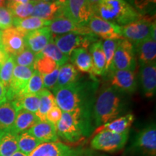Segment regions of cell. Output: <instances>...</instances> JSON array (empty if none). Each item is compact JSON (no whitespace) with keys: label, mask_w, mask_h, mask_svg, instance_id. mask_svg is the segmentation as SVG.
Masks as SVG:
<instances>
[{"label":"cell","mask_w":156,"mask_h":156,"mask_svg":"<svg viewBox=\"0 0 156 156\" xmlns=\"http://www.w3.org/2000/svg\"><path fill=\"white\" fill-rule=\"evenodd\" d=\"M94 83L77 81L53 91L56 105L62 112H78L93 114L95 93Z\"/></svg>","instance_id":"cell-1"},{"label":"cell","mask_w":156,"mask_h":156,"mask_svg":"<svg viewBox=\"0 0 156 156\" xmlns=\"http://www.w3.org/2000/svg\"><path fill=\"white\" fill-rule=\"evenodd\" d=\"M126 104L122 92L112 86L103 89L93 104L94 126L98 127L121 116L126 112Z\"/></svg>","instance_id":"cell-2"},{"label":"cell","mask_w":156,"mask_h":156,"mask_svg":"<svg viewBox=\"0 0 156 156\" xmlns=\"http://www.w3.org/2000/svg\"><path fill=\"white\" fill-rule=\"evenodd\" d=\"M93 114L78 112H62L56 124L58 136L69 143L83 141L93 131Z\"/></svg>","instance_id":"cell-3"},{"label":"cell","mask_w":156,"mask_h":156,"mask_svg":"<svg viewBox=\"0 0 156 156\" xmlns=\"http://www.w3.org/2000/svg\"><path fill=\"white\" fill-rule=\"evenodd\" d=\"M93 11L105 20L122 26L139 20L141 14L126 0H101Z\"/></svg>","instance_id":"cell-4"},{"label":"cell","mask_w":156,"mask_h":156,"mask_svg":"<svg viewBox=\"0 0 156 156\" xmlns=\"http://www.w3.org/2000/svg\"><path fill=\"white\" fill-rule=\"evenodd\" d=\"M155 17V15L140 14L139 20L121 26V34L135 45L150 37L156 40Z\"/></svg>","instance_id":"cell-5"},{"label":"cell","mask_w":156,"mask_h":156,"mask_svg":"<svg viewBox=\"0 0 156 156\" xmlns=\"http://www.w3.org/2000/svg\"><path fill=\"white\" fill-rule=\"evenodd\" d=\"M125 156H156V126L152 123L138 132L124 154Z\"/></svg>","instance_id":"cell-6"},{"label":"cell","mask_w":156,"mask_h":156,"mask_svg":"<svg viewBox=\"0 0 156 156\" xmlns=\"http://www.w3.org/2000/svg\"><path fill=\"white\" fill-rule=\"evenodd\" d=\"M129 140V133L117 134L108 131H101L95 134L91 140L93 149L105 153H116L125 147Z\"/></svg>","instance_id":"cell-7"},{"label":"cell","mask_w":156,"mask_h":156,"mask_svg":"<svg viewBox=\"0 0 156 156\" xmlns=\"http://www.w3.org/2000/svg\"><path fill=\"white\" fill-rule=\"evenodd\" d=\"M135 67V50L133 44L125 38L117 40L112 67L108 73L114 70L134 71Z\"/></svg>","instance_id":"cell-8"},{"label":"cell","mask_w":156,"mask_h":156,"mask_svg":"<svg viewBox=\"0 0 156 156\" xmlns=\"http://www.w3.org/2000/svg\"><path fill=\"white\" fill-rule=\"evenodd\" d=\"M62 15L77 25L86 26L94 15V11L87 0H67L62 5Z\"/></svg>","instance_id":"cell-9"},{"label":"cell","mask_w":156,"mask_h":156,"mask_svg":"<svg viewBox=\"0 0 156 156\" xmlns=\"http://www.w3.org/2000/svg\"><path fill=\"white\" fill-rule=\"evenodd\" d=\"M53 41L58 49L64 55L69 57L72 52L76 48H85L87 49L93 43L96 41V36L69 33L56 36Z\"/></svg>","instance_id":"cell-10"},{"label":"cell","mask_w":156,"mask_h":156,"mask_svg":"<svg viewBox=\"0 0 156 156\" xmlns=\"http://www.w3.org/2000/svg\"><path fill=\"white\" fill-rule=\"evenodd\" d=\"M88 152L83 147H72L59 141L43 142L28 156H85Z\"/></svg>","instance_id":"cell-11"},{"label":"cell","mask_w":156,"mask_h":156,"mask_svg":"<svg viewBox=\"0 0 156 156\" xmlns=\"http://www.w3.org/2000/svg\"><path fill=\"white\" fill-rule=\"evenodd\" d=\"M34 72V67L15 65L10 84L6 90L7 101H12L25 95L26 86Z\"/></svg>","instance_id":"cell-12"},{"label":"cell","mask_w":156,"mask_h":156,"mask_svg":"<svg viewBox=\"0 0 156 156\" xmlns=\"http://www.w3.org/2000/svg\"><path fill=\"white\" fill-rule=\"evenodd\" d=\"M87 26L93 34L105 40H120L124 38L121 34L120 25L105 20L95 15L90 20Z\"/></svg>","instance_id":"cell-13"},{"label":"cell","mask_w":156,"mask_h":156,"mask_svg":"<svg viewBox=\"0 0 156 156\" xmlns=\"http://www.w3.org/2000/svg\"><path fill=\"white\" fill-rule=\"evenodd\" d=\"M24 36L15 27L2 30V46L9 55L14 56L25 48Z\"/></svg>","instance_id":"cell-14"},{"label":"cell","mask_w":156,"mask_h":156,"mask_svg":"<svg viewBox=\"0 0 156 156\" xmlns=\"http://www.w3.org/2000/svg\"><path fill=\"white\" fill-rule=\"evenodd\" d=\"M111 85L122 93L132 94L136 91V81L133 71L131 70H114L110 72Z\"/></svg>","instance_id":"cell-15"},{"label":"cell","mask_w":156,"mask_h":156,"mask_svg":"<svg viewBox=\"0 0 156 156\" xmlns=\"http://www.w3.org/2000/svg\"><path fill=\"white\" fill-rule=\"evenodd\" d=\"M47 28L51 34L58 35L69 34V33H76L83 35L93 34L87 25L81 26L63 15L50 20Z\"/></svg>","instance_id":"cell-16"},{"label":"cell","mask_w":156,"mask_h":156,"mask_svg":"<svg viewBox=\"0 0 156 156\" xmlns=\"http://www.w3.org/2000/svg\"><path fill=\"white\" fill-rule=\"evenodd\" d=\"M25 47L38 54L53 41V36L47 27L27 33L24 36Z\"/></svg>","instance_id":"cell-17"},{"label":"cell","mask_w":156,"mask_h":156,"mask_svg":"<svg viewBox=\"0 0 156 156\" xmlns=\"http://www.w3.org/2000/svg\"><path fill=\"white\" fill-rule=\"evenodd\" d=\"M134 121V114L129 113L97 127L95 130V134L101 131H108L117 134L129 133Z\"/></svg>","instance_id":"cell-18"},{"label":"cell","mask_w":156,"mask_h":156,"mask_svg":"<svg viewBox=\"0 0 156 156\" xmlns=\"http://www.w3.org/2000/svg\"><path fill=\"white\" fill-rule=\"evenodd\" d=\"M156 63L142 65L140 71L142 90L147 98H151L156 90Z\"/></svg>","instance_id":"cell-19"},{"label":"cell","mask_w":156,"mask_h":156,"mask_svg":"<svg viewBox=\"0 0 156 156\" xmlns=\"http://www.w3.org/2000/svg\"><path fill=\"white\" fill-rule=\"evenodd\" d=\"M27 132L41 142L58 141L56 126L47 121L38 122Z\"/></svg>","instance_id":"cell-20"},{"label":"cell","mask_w":156,"mask_h":156,"mask_svg":"<svg viewBox=\"0 0 156 156\" xmlns=\"http://www.w3.org/2000/svg\"><path fill=\"white\" fill-rule=\"evenodd\" d=\"M62 5L56 2H39L34 4L31 16L39 17L46 20H52L62 15Z\"/></svg>","instance_id":"cell-21"},{"label":"cell","mask_w":156,"mask_h":156,"mask_svg":"<svg viewBox=\"0 0 156 156\" xmlns=\"http://www.w3.org/2000/svg\"><path fill=\"white\" fill-rule=\"evenodd\" d=\"M72 64H73L77 70L81 73H87L93 75V62L88 50L85 48H77L72 52L69 56Z\"/></svg>","instance_id":"cell-22"},{"label":"cell","mask_w":156,"mask_h":156,"mask_svg":"<svg viewBox=\"0 0 156 156\" xmlns=\"http://www.w3.org/2000/svg\"><path fill=\"white\" fill-rule=\"evenodd\" d=\"M89 48L93 62V76L106 75V58L103 50V42L101 40L96 41Z\"/></svg>","instance_id":"cell-23"},{"label":"cell","mask_w":156,"mask_h":156,"mask_svg":"<svg viewBox=\"0 0 156 156\" xmlns=\"http://www.w3.org/2000/svg\"><path fill=\"white\" fill-rule=\"evenodd\" d=\"M156 40L151 37L135 45L142 65L156 63Z\"/></svg>","instance_id":"cell-24"},{"label":"cell","mask_w":156,"mask_h":156,"mask_svg":"<svg viewBox=\"0 0 156 156\" xmlns=\"http://www.w3.org/2000/svg\"><path fill=\"white\" fill-rule=\"evenodd\" d=\"M40 122L36 114L28 111L20 109L17 111L12 132L17 134L28 131L35 124Z\"/></svg>","instance_id":"cell-25"},{"label":"cell","mask_w":156,"mask_h":156,"mask_svg":"<svg viewBox=\"0 0 156 156\" xmlns=\"http://www.w3.org/2000/svg\"><path fill=\"white\" fill-rule=\"evenodd\" d=\"M16 114L17 111L11 101H7L0 106V133L11 131Z\"/></svg>","instance_id":"cell-26"},{"label":"cell","mask_w":156,"mask_h":156,"mask_svg":"<svg viewBox=\"0 0 156 156\" xmlns=\"http://www.w3.org/2000/svg\"><path fill=\"white\" fill-rule=\"evenodd\" d=\"M49 22L50 20H46L34 16H30L25 18L14 17L13 25H15V28H16L17 30L25 35L30 31L42 28L44 27H47L49 24Z\"/></svg>","instance_id":"cell-27"},{"label":"cell","mask_w":156,"mask_h":156,"mask_svg":"<svg viewBox=\"0 0 156 156\" xmlns=\"http://www.w3.org/2000/svg\"><path fill=\"white\" fill-rule=\"evenodd\" d=\"M78 77L79 73L73 64L66 63L59 67L57 83L52 91L75 83L78 80Z\"/></svg>","instance_id":"cell-28"},{"label":"cell","mask_w":156,"mask_h":156,"mask_svg":"<svg viewBox=\"0 0 156 156\" xmlns=\"http://www.w3.org/2000/svg\"><path fill=\"white\" fill-rule=\"evenodd\" d=\"M16 111L24 109L36 114L40 105L39 94H25L11 101Z\"/></svg>","instance_id":"cell-29"},{"label":"cell","mask_w":156,"mask_h":156,"mask_svg":"<svg viewBox=\"0 0 156 156\" xmlns=\"http://www.w3.org/2000/svg\"><path fill=\"white\" fill-rule=\"evenodd\" d=\"M18 134L9 131L5 132L0 140V156H12L18 151Z\"/></svg>","instance_id":"cell-30"},{"label":"cell","mask_w":156,"mask_h":156,"mask_svg":"<svg viewBox=\"0 0 156 156\" xmlns=\"http://www.w3.org/2000/svg\"><path fill=\"white\" fill-rule=\"evenodd\" d=\"M40 96V105L38 110L36 113L40 122L46 121V114L49 112L51 108L56 104L55 97L47 89H44L41 93H38Z\"/></svg>","instance_id":"cell-31"},{"label":"cell","mask_w":156,"mask_h":156,"mask_svg":"<svg viewBox=\"0 0 156 156\" xmlns=\"http://www.w3.org/2000/svg\"><path fill=\"white\" fill-rule=\"evenodd\" d=\"M41 143L43 142L27 131L18 134V140H17L18 150L25 155H30Z\"/></svg>","instance_id":"cell-32"},{"label":"cell","mask_w":156,"mask_h":156,"mask_svg":"<svg viewBox=\"0 0 156 156\" xmlns=\"http://www.w3.org/2000/svg\"><path fill=\"white\" fill-rule=\"evenodd\" d=\"M57 67V64L52 58L44 55L41 53L36 54L34 69L38 71L41 75L52 73Z\"/></svg>","instance_id":"cell-33"},{"label":"cell","mask_w":156,"mask_h":156,"mask_svg":"<svg viewBox=\"0 0 156 156\" xmlns=\"http://www.w3.org/2000/svg\"><path fill=\"white\" fill-rule=\"evenodd\" d=\"M34 4L30 2L25 5L20 2H7V8L9 9L13 17L17 18H25L30 17L34 11Z\"/></svg>","instance_id":"cell-34"},{"label":"cell","mask_w":156,"mask_h":156,"mask_svg":"<svg viewBox=\"0 0 156 156\" xmlns=\"http://www.w3.org/2000/svg\"><path fill=\"white\" fill-rule=\"evenodd\" d=\"M40 53L52 58L57 64L58 67L64 65L69 60V56L64 55L61 51L58 49L54 41H51Z\"/></svg>","instance_id":"cell-35"},{"label":"cell","mask_w":156,"mask_h":156,"mask_svg":"<svg viewBox=\"0 0 156 156\" xmlns=\"http://www.w3.org/2000/svg\"><path fill=\"white\" fill-rule=\"evenodd\" d=\"M15 67L14 58L9 55L8 58L4 62L3 65L0 68V82L7 90L10 84L12 77L13 71Z\"/></svg>","instance_id":"cell-36"},{"label":"cell","mask_w":156,"mask_h":156,"mask_svg":"<svg viewBox=\"0 0 156 156\" xmlns=\"http://www.w3.org/2000/svg\"><path fill=\"white\" fill-rule=\"evenodd\" d=\"M45 89L43 83L42 76L36 70H34V73L29 80L28 85L25 89V94H38L43 90Z\"/></svg>","instance_id":"cell-37"},{"label":"cell","mask_w":156,"mask_h":156,"mask_svg":"<svg viewBox=\"0 0 156 156\" xmlns=\"http://www.w3.org/2000/svg\"><path fill=\"white\" fill-rule=\"evenodd\" d=\"M36 54L34 53L32 51L25 48L20 53L13 56L15 65L23 66L27 67H34V64L36 60Z\"/></svg>","instance_id":"cell-38"},{"label":"cell","mask_w":156,"mask_h":156,"mask_svg":"<svg viewBox=\"0 0 156 156\" xmlns=\"http://www.w3.org/2000/svg\"><path fill=\"white\" fill-rule=\"evenodd\" d=\"M116 43L117 40H105L103 43V50L106 58V75H107L112 67Z\"/></svg>","instance_id":"cell-39"},{"label":"cell","mask_w":156,"mask_h":156,"mask_svg":"<svg viewBox=\"0 0 156 156\" xmlns=\"http://www.w3.org/2000/svg\"><path fill=\"white\" fill-rule=\"evenodd\" d=\"M13 19L14 17L8 9L4 7H0V28L2 30L12 27Z\"/></svg>","instance_id":"cell-40"},{"label":"cell","mask_w":156,"mask_h":156,"mask_svg":"<svg viewBox=\"0 0 156 156\" xmlns=\"http://www.w3.org/2000/svg\"><path fill=\"white\" fill-rule=\"evenodd\" d=\"M58 69H59V67H57L52 73L47 74V75H41L45 88L48 90H53V89L56 86V83H57Z\"/></svg>","instance_id":"cell-41"},{"label":"cell","mask_w":156,"mask_h":156,"mask_svg":"<svg viewBox=\"0 0 156 156\" xmlns=\"http://www.w3.org/2000/svg\"><path fill=\"white\" fill-rule=\"evenodd\" d=\"M62 115V111L60 109L57 105L55 104L54 106L50 109L49 112L46 114V121L49 122L54 125H56V124L60 120Z\"/></svg>","instance_id":"cell-42"},{"label":"cell","mask_w":156,"mask_h":156,"mask_svg":"<svg viewBox=\"0 0 156 156\" xmlns=\"http://www.w3.org/2000/svg\"><path fill=\"white\" fill-rule=\"evenodd\" d=\"M156 0H134V5L136 10L147 12L148 9L155 6Z\"/></svg>","instance_id":"cell-43"},{"label":"cell","mask_w":156,"mask_h":156,"mask_svg":"<svg viewBox=\"0 0 156 156\" xmlns=\"http://www.w3.org/2000/svg\"><path fill=\"white\" fill-rule=\"evenodd\" d=\"M7 101V92H6V89L3 85L0 82V106L2 103H4Z\"/></svg>","instance_id":"cell-44"},{"label":"cell","mask_w":156,"mask_h":156,"mask_svg":"<svg viewBox=\"0 0 156 156\" xmlns=\"http://www.w3.org/2000/svg\"><path fill=\"white\" fill-rule=\"evenodd\" d=\"M9 55L4 49L2 46H0V68L3 65L4 62L6 61Z\"/></svg>","instance_id":"cell-45"},{"label":"cell","mask_w":156,"mask_h":156,"mask_svg":"<svg viewBox=\"0 0 156 156\" xmlns=\"http://www.w3.org/2000/svg\"><path fill=\"white\" fill-rule=\"evenodd\" d=\"M101 0H87V2H88L90 5L92 6L93 7H94Z\"/></svg>","instance_id":"cell-46"},{"label":"cell","mask_w":156,"mask_h":156,"mask_svg":"<svg viewBox=\"0 0 156 156\" xmlns=\"http://www.w3.org/2000/svg\"><path fill=\"white\" fill-rule=\"evenodd\" d=\"M12 156H28V155H25V154L22 153V152L17 151L16 153H15Z\"/></svg>","instance_id":"cell-47"},{"label":"cell","mask_w":156,"mask_h":156,"mask_svg":"<svg viewBox=\"0 0 156 156\" xmlns=\"http://www.w3.org/2000/svg\"><path fill=\"white\" fill-rule=\"evenodd\" d=\"M54 2H56L60 4V5H64V4H65L66 2H67V0H54Z\"/></svg>","instance_id":"cell-48"},{"label":"cell","mask_w":156,"mask_h":156,"mask_svg":"<svg viewBox=\"0 0 156 156\" xmlns=\"http://www.w3.org/2000/svg\"><path fill=\"white\" fill-rule=\"evenodd\" d=\"M20 2L25 5V4H28L30 2V0H20Z\"/></svg>","instance_id":"cell-49"},{"label":"cell","mask_w":156,"mask_h":156,"mask_svg":"<svg viewBox=\"0 0 156 156\" xmlns=\"http://www.w3.org/2000/svg\"><path fill=\"white\" fill-rule=\"evenodd\" d=\"M5 5V0H0V7H3Z\"/></svg>","instance_id":"cell-50"},{"label":"cell","mask_w":156,"mask_h":156,"mask_svg":"<svg viewBox=\"0 0 156 156\" xmlns=\"http://www.w3.org/2000/svg\"><path fill=\"white\" fill-rule=\"evenodd\" d=\"M30 2L34 4H36V3L39 2H41V0H30Z\"/></svg>","instance_id":"cell-51"},{"label":"cell","mask_w":156,"mask_h":156,"mask_svg":"<svg viewBox=\"0 0 156 156\" xmlns=\"http://www.w3.org/2000/svg\"><path fill=\"white\" fill-rule=\"evenodd\" d=\"M7 2H20V0H7Z\"/></svg>","instance_id":"cell-52"},{"label":"cell","mask_w":156,"mask_h":156,"mask_svg":"<svg viewBox=\"0 0 156 156\" xmlns=\"http://www.w3.org/2000/svg\"><path fill=\"white\" fill-rule=\"evenodd\" d=\"M0 46H2V30H0Z\"/></svg>","instance_id":"cell-53"},{"label":"cell","mask_w":156,"mask_h":156,"mask_svg":"<svg viewBox=\"0 0 156 156\" xmlns=\"http://www.w3.org/2000/svg\"><path fill=\"white\" fill-rule=\"evenodd\" d=\"M42 2H52V0H41Z\"/></svg>","instance_id":"cell-54"},{"label":"cell","mask_w":156,"mask_h":156,"mask_svg":"<svg viewBox=\"0 0 156 156\" xmlns=\"http://www.w3.org/2000/svg\"><path fill=\"white\" fill-rule=\"evenodd\" d=\"M85 156H103V155H89V154H87V155H85Z\"/></svg>","instance_id":"cell-55"},{"label":"cell","mask_w":156,"mask_h":156,"mask_svg":"<svg viewBox=\"0 0 156 156\" xmlns=\"http://www.w3.org/2000/svg\"><path fill=\"white\" fill-rule=\"evenodd\" d=\"M2 133H0V140H1V137H2Z\"/></svg>","instance_id":"cell-56"}]
</instances>
